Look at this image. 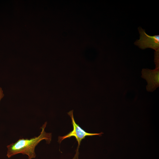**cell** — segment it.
<instances>
[{"mask_svg":"<svg viewBox=\"0 0 159 159\" xmlns=\"http://www.w3.org/2000/svg\"><path fill=\"white\" fill-rule=\"evenodd\" d=\"M47 124L45 122L41 127L42 131L39 135L30 139H20L15 143L7 146L6 156L9 158L13 156L21 154L28 156L29 159L35 158L36 155L35 148L42 140H45L47 143L49 144L52 140L51 133H47L45 131Z\"/></svg>","mask_w":159,"mask_h":159,"instance_id":"6da1fadb","label":"cell"},{"mask_svg":"<svg viewBox=\"0 0 159 159\" xmlns=\"http://www.w3.org/2000/svg\"><path fill=\"white\" fill-rule=\"evenodd\" d=\"M73 110H72L67 113L71 119L72 124L73 127V130L67 134L63 136H59L58 142L60 143L64 139L70 138L72 137H74L78 142V146L75 150L76 153L72 159H79L78 156L79 154V149L82 140L85 139L87 136L96 135L100 136L102 134H103V133L101 132L98 133H88L85 131L76 123L73 116Z\"/></svg>","mask_w":159,"mask_h":159,"instance_id":"7a4b0ae2","label":"cell"},{"mask_svg":"<svg viewBox=\"0 0 159 159\" xmlns=\"http://www.w3.org/2000/svg\"><path fill=\"white\" fill-rule=\"evenodd\" d=\"M140 38L134 44L143 49L150 48L157 51L159 49V35L150 36L147 34L145 30L140 27L138 28Z\"/></svg>","mask_w":159,"mask_h":159,"instance_id":"3957f363","label":"cell"},{"mask_svg":"<svg viewBox=\"0 0 159 159\" xmlns=\"http://www.w3.org/2000/svg\"><path fill=\"white\" fill-rule=\"evenodd\" d=\"M159 68L151 70L143 69L141 73L142 78L145 80L148 85L146 87L148 92H152L159 86Z\"/></svg>","mask_w":159,"mask_h":159,"instance_id":"277c9868","label":"cell"},{"mask_svg":"<svg viewBox=\"0 0 159 159\" xmlns=\"http://www.w3.org/2000/svg\"><path fill=\"white\" fill-rule=\"evenodd\" d=\"M154 61L156 65L155 68H159V50L155 51Z\"/></svg>","mask_w":159,"mask_h":159,"instance_id":"5b68a950","label":"cell"},{"mask_svg":"<svg viewBox=\"0 0 159 159\" xmlns=\"http://www.w3.org/2000/svg\"><path fill=\"white\" fill-rule=\"evenodd\" d=\"M4 94L3 93V91L2 88L0 87V101L1 99L4 96Z\"/></svg>","mask_w":159,"mask_h":159,"instance_id":"8992f818","label":"cell"}]
</instances>
